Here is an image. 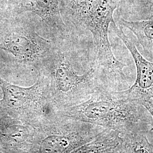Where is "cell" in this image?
Wrapping results in <instances>:
<instances>
[{"label":"cell","mask_w":153,"mask_h":153,"mask_svg":"<svg viewBox=\"0 0 153 153\" xmlns=\"http://www.w3.org/2000/svg\"><path fill=\"white\" fill-rule=\"evenodd\" d=\"M111 27L129 50L136 67V78L131 87L116 91V94L120 98L138 103L153 98V61L148 60L138 51L136 44L126 35L121 26L116 23Z\"/></svg>","instance_id":"obj_5"},{"label":"cell","mask_w":153,"mask_h":153,"mask_svg":"<svg viewBox=\"0 0 153 153\" xmlns=\"http://www.w3.org/2000/svg\"><path fill=\"white\" fill-rule=\"evenodd\" d=\"M48 82L44 76L39 74L36 82L30 88H22L6 82L0 78V87L4 95L3 101L11 109L27 108L40 105L44 98Z\"/></svg>","instance_id":"obj_7"},{"label":"cell","mask_w":153,"mask_h":153,"mask_svg":"<svg viewBox=\"0 0 153 153\" xmlns=\"http://www.w3.org/2000/svg\"><path fill=\"white\" fill-rule=\"evenodd\" d=\"M69 145V140L64 136L53 135L46 137L41 143L40 153H62Z\"/></svg>","instance_id":"obj_10"},{"label":"cell","mask_w":153,"mask_h":153,"mask_svg":"<svg viewBox=\"0 0 153 153\" xmlns=\"http://www.w3.org/2000/svg\"><path fill=\"white\" fill-rule=\"evenodd\" d=\"M121 2H123L124 4L131 7L133 5L135 0H120Z\"/></svg>","instance_id":"obj_13"},{"label":"cell","mask_w":153,"mask_h":153,"mask_svg":"<svg viewBox=\"0 0 153 153\" xmlns=\"http://www.w3.org/2000/svg\"><path fill=\"white\" fill-rule=\"evenodd\" d=\"M153 19V6L150 11L149 16H148V19Z\"/></svg>","instance_id":"obj_14"},{"label":"cell","mask_w":153,"mask_h":153,"mask_svg":"<svg viewBox=\"0 0 153 153\" xmlns=\"http://www.w3.org/2000/svg\"><path fill=\"white\" fill-rule=\"evenodd\" d=\"M53 40L54 49L39 74L54 86L59 95L84 98L104 87L113 88L93 61L87 71L78 73L75 68L77 55L74 36Z\"/></svg>","instance_id":"obj_2"},{"label":"cell","mask_w":153,"mask_h":153,"mask_svg":"<svg viewBox=\"0 0 153 153\" xmlns=\"http://www.w3.org/2000/svg\"><path fill=\"white\" fill-rule=\"evenodd\" d=\"M140 103L146 108V109L148 110L153 117V98L143 100L140 102Z\"/></svg>","instance_id":"obj_12"},{"label":"cell","mask_w":153,"mask_h":153,"mask_svg":"<svg viewBox=\"0 0 153 153\" xmlns=\"http://www.w3.org/2000/svg\"><path fill=\"white\" fill-rule=\"evenodd\" d=\"M104 87L93 94L79 108L82 117L98 123L119 132L121 136L153 129V117L142 104L119 97Z\"/></svg>","instance_id":"obj_3"},{"label":"cell","mask_w":153,"mask_h":153,"mask_svg":"<svg viewBox=\"0 0 153 153\" xmlns=\"http://www.w3.org/2000/svg\"><path fill=\"white\" fill-rule=\"evenodd\" d=\"M153 6V0H135L134 10L141 18L148 19L150 11Z\"/></svg>","instance_id":"obj_11"},{"label":"cell","mask_w":153,"mask_h":153,"mask_svg":"<svg viewBox=\"0 0 153 153\" xmlns=\"http://www.w3.org/2000/svg\"><path fill=\"white\" fill-rule=\"evenodd\" d=\"M61 16L71 34L88 31L93 36V62L102 75L112 84L124 86L127 78L126 65L113 53L109 42V27L116 24L115 11L120 0H59Z\"/></svg>","instance_id":"obj_1"},{"label":"cell","mask_w":153,"mask_h":153,"mask_svg":"<svg viewBox=\"0 0 153 153\" xmlns=\"http://www.w3.org/2000/svg\"><path fill=\"white\" fill-rule=\"evenodd\" d=\"M19 11L38 16L52 40L65 39L71 35L61 16L59 0H21Z\"/></svg>","instance_id":"obj_6"},{"label":"cell","mask_w":153,"mask_h":153,"mask_svg":"<svg viewBox=\"0 0 153 153\" xmlns=\"http://www.w3.org/2000/svg\"><path fill=\"white\" fill-rule=\"evenodd\" d=\"M117 25L131 31L142 47L145 57L153 61V19L133 21L121 17Z\"/></svg>","instance_id":"obj_8"},{"label":"cell","mask_w":153,"mask_h":153,"mask_svg":"<svg viewBox=\"0 0 153 153\" xmlns=\"http://www.w3.org/2000/svg\"><path fill=\"white\" fill-rule=\"evenodd\" d=\"M123 153H153V129L121 136Z\"/></svg>","instance_id":"obj_9"},{"label":"cell","mask_w":153,"mask_h":153,"mask_svg":"<svg viewBox=\"0 0 153 153\" xmlns=\"http://www.w3.org/2000/svg\"><path fill=\"white\" fill-rule=\"evenodd\" d=\"M12 25L0 35V48L10 53L25 69L39 74L53 52L54 41L39 34L35 25L25 16Z\"/></svg>","instance_id":"obj_4"}]
</instances>
